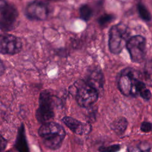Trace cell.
Returning a JSON list of instances; mask_svg holds the SVG:
<instances>
[{
	"mask_svg": "<svg viewBox=\"0 0 152 152\" xmlns=\"http://www.w3.org/2000/svg\"><path fill=\"white\" fill-rule=\"evenodd\" d=\"M38 134L44 145L51 150H56L61 146L66 134L64 128L54 122L43 124L38 130Z\"/></svg>",
	"mask_w": 152,
	"mask_h": 152,
	"instance_id": "1",
	"label": "cell"
},
{
	"mask_svg": "<svg viewBox=\"0 0 152 152\" xmlns=\"http://www.w3.org/2000/svg\"><path fill=\"white\" fill-rule=\"evenodd\" d=\"M39 107L36 112V119L42 124L48 122L55 116V97L48 91H42L39 96Z\"/></svg>",
	"mask_w": 152,
	"mask_h": 152,
	"instance_id": "2",
	"label": "cell"
},
{
	"mask_svg": "<svg viewBox=\"0 0 152 152\" xmlns=\"http://www.w3.org/2000/svg\"><path fill=\"white\" fill-rule=\"evenodd\" d=\"M128 31L126 26L119 24L111 27L109 33V48L114 54L119 53L128 40Z\"/></svg>",
	"mask_w": 152,
	"mask_h": 152,
	"instance_id": "3",
	"label": "cell"
},
{
	"mask_svg": "<svg viewBox=\"0 0 152 152\" xmlns=\"http://www.w3.org/2000/svg\"><path fill=\"white\" fill-rule=\"evenodd\" d=\"M126 47L133 62L140 63L144 61L146 54V40L143 36H132L127 41Z\"/></svg>",
	"mask_w": 152,
	"mask_h": 152,
	"instance_id": "4",
	"label": "cell"
},
{
	"mask_svg": "<svg viewBox=\"0 0 152 152\" xmlns=\"http://www.w3.org/2000/svg\"><path fill=\"white\" fill-rule=\"evenodd\" d=\"M98 96L97 91L86 83L80 84L75 92L76 101L82 107L91 106L97 101Z\"/></svg>",
	"mask_w": 152,
	"mask_h": 152,
	"instance_id": "5",
	"label": "cell"
},
{
	"mask_svg": "<svg viewBox=\"0 0 152 152\" xmlns=\"http://www.w3.org/2000/svg\"><path fill=\"white\" fill-rule=\"evenodd\" d=\"M136 71L131 68L122 70L119 74L118 86L121 93L128 96L132 95L134 84L137 80Z\"/></svg>",
	"mask_w": 152,
	"mask_h": 152,
	"instance_id": "6",
	"label": "cell"
},
{
	"mask_svg": "<svg viewBox=\"0 0 152 152\" xmlns=\"http://www.w3.org/2000/svg\"><path fill=\"white\" fill-rule=\"evenodd\" d=\"M18 13L16 8L11 4H7L1 11L0 29L4 31L13 30L18 24Z\"/></svg>",
	"mask_w": 152,
	"mask_h": 152,
	"instance_id": "7",
	"label": "cell"
},
{
	"mask_svg": "<svg viewBox=\"0 0 152 152\" xmlns=\"http://www.w3.org/2000/svg\"><path fill=\"white\" fill-rule=\"evenodd\" d=\"M21 40L11 34L0 36V53L7 55H14L21 50Z\"/></svg>",
	"mask_w": 152,
	"mask_h": 152,
	"instance_id": "8",
	"label": "cell"
},
{
	"mask_svg": "<svg viewBox=\"0 0 152 152\" xmlns=\"http://www.w3.org/2000/svg\"><path fill=\"white\" fill-rule=\"evenodd\" d=\"M27 16L34 20H45L49 15V8L46 4L40 1H34L30 2L26 7Z\"/></svg>",
	"mask_w": 152,
	"mask_h": 152,
	"instance_id": "9",
	"label": "cell"
},
{
	"mask_svg": "<svg viewBox=\"0 0 152 152\" xmlns=\"http://www.w3.org/2000/svg\"><path fill=\"white\" fill-rule=\"evenodd\" d=\"M64 124L74 134L83 135L91 131V126L70 116H65L62 119Z\"/></svg>",
	"mask_w": 152,
	"mask_h": 152,
	"instance_id": "10",
	"label": "cell"
},
{
	"mask_svg": "<svg viewBox=\"0 0 152 152\" xmlns=\"http://www.w3.org/2000/svg\"><path fill=\"white\" fill-rule=\"evenodd\" d=\"M86 83L99 93L103 88L104 77L103 73L97 69H93L88 74Z\"/></svg>",
	"mask_w": 152,
	"mask_h": 152,
	"instance_id": "11",
	"label": "cell"
},
{
	"mask_svg": "<svg viewBox=\"0 0 152 152\" xmlns=\"http://www.w3.org/2000/svg\"><path fill=\"white\" fill-rule=\"evenodd\" d=\"M15 147L19 152H29L27 144L25 128L23 124H21L18 129V134L15 142Z\"/></svg>",
	"mask_w": 152,
	"mask_h": 152,
	"instance_id": "12",
	"label": "cell"
},
{
	"mask_svg": "<svg viewBox=\"0 0 152 152\" xmlns=\"http://www.w3.org/2000/svg\"><path fill=\"white\" fill-rule=\"evenodd\" d=\"M128 126V121L124 117L116 119L111 124V129L117 134H122L126 130Z\"/></svg>",
	"mask_w": 152,
	"mask_h": 152,
	"instance_id": "13",
	"label": "cell"
},
{
	"mask_svg": "<svg viewBox=\"0 0 152 152\" xmlns=\"http://www.w3.org/2000/svg\"><path fill=\"white\" fill-rule=\"evenodd\" d=\"M93 11L88 5H83L79 9L80 17L84 21H88L91 17Z\"/></svg>",
	"mask_w": 152,
	"mask_h": 152,
	"instance_id": "14",
	"label": "cell"
},
{
	"mask_svg": "<svg viewBox=\"0 0 152 152\" xmlns=\"http://www.w3.org/2000/svg\"><path fill=\"white\" fill-rule=\"evenodd\" d=\"M137 10L140 17L145 21H150L151 20V15L147 8L142 3L139 2L137 5Z\"/></svg>",
	"mask_w": 152,
	"mask_h": 152,
	"instance_id": "15",
	"label": "cell"
},
{
	"mask_svg": "<svg viewBox=\"0 0 152 152\" xmlns=\"http://www.w3.org/2000/svg\"><path fill=\"white\" fill-rule=\"evenodd\" d=\"M144 75L145 80L152 84V60L148 61L144 67Z\"/></svg>",
	"mask_w": 152,
	"mask_h": 152,
	"instance_id": "16",
	"label": "cell"
},
{
	"mask_svg": "<svg viewBox=\"0 0 152 152\" xmlns=\"http://www.w3.org/2000/svg\"><path fill=\"white\" fill-rule=\"evenodd\" d=\"M114 19V16L112 14H104L101 15L97 20L99 24L102 27H106Z\"/></svg>",
	"mask_w": 152,
	"mask_h": 152,
	"instance_id": "17",
	"label": "cell"
},
{
	"mask_svg": "<svg viewBox=\"0 0 152 152\" xmlns=\"http://www.w3.org/2000/svg\"><path fill=\"white\" fill-rule=\"evenodd\" d=\"M121 149L119 144H113L107 147H100L99 150L100 152H118Z\"/></svg>",
	"mask_w": 152,
	"mask_h": 152,
	"instance_id": "18",
	"label": "cell"
},
{
	"mask_svg": "<svg viewBox=\"0 0 152 152\" xmlns=\"http://www.w3.org/2000/svg\"><path fill=\"white\" fill-rule=\"evenodd\" d=\"M141 131L143 132H149L152 131V124L148 122H143L141 124Z\"/></svg>",
	"mask_w": 152,
	"mask_h": 152,
	"instance_id": "19",
	"label": "cell"
},
{
	"mask_svg": "<svg viewBox=\"0 0 152 152\" xmlns=\"http://www.w3.org/2000/svg\"><path fill=\"white\" fill-rule=\"evenodd\" d=\"M7 144V140L1 135H0V152H2L5 149Z\"/></svg>",
	"mask_w": 152,
	"mask_h": 152,
	"instance_id": "20",
	"label": "cell"
},
{
	"mask_svg": "<svg viewBox=\"0 0 152 152\" xmlns=\"http://www.w3.org/2000/svg\"><path fill=\"white\" fill-rule=\"evenodd\" d=\"M4 71H5V67H4V64L0 60V76L4 74Z\"/></svg>",
	"mask_w": 152,
	"mask_h": 152,
	"instance_id": "21",
	"label": "cell"
},
{
	"mask_svg": "<svg viewBox=\"0 0 152 152\" xmlns=\"http://www.w3.org/2000/svg\"><path fill=\"white\" fill-rule=\"evenodd\" d=\"M7 4L5 0H0V11L5 7Z\"/></svg>",
	"mask_w": 152,
	"mask_h": 152,
	"instance_id": "22",
	"label": "cell"
},
{
	"mask_svg": "<svg viewBox=\"0 0 152 152\" xmlns=\"http://www.w3.org/2000/svg\"><path fill=\"white\" fill-rule=\"evenodd\" d=\"M8 152H10V151H8Z\"/></svg>",
	"mask_w": 152,
	"mask_h": 152,
	"instance_id": "23",
	"label": "cell"
}]
</instances>
